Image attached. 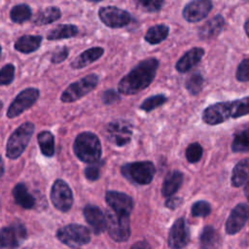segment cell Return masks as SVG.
<instances>
[{
  "instance_id": "6da1fadb",
  "label": "cell",
  "mask_w": 249,
  "mask_h": 249,
  "mask_svg": "<svg viewBox=\"0 0 249 249\" xmlns=\"http://www.w3.org/2000/svg\"><path fill=\"white\" fill-rule=\"evenodd\" d=\"M160 61L155 57L146 58L134 66L118 85V91L124 95L136 94L148 88L156 77Z\"/></svg>"
},
{
  "instance_id": "7a4b0ae2",
  "label": "cell",
  "mask_w": 249,
  "mask_h": 249,
  "mask_svg": "<svg viewBox=\"0 0 249 249\" xmlns=\"http://www.w3.org/2000/svg\"><path fill=\"white\" fill-rule=\"evenodd\" d=\"M246 115H249V96L211 104L203 110L201 118L205 124L216 125L229 119H237Z\"/></svg>"
},
{
  "instance_id": "3957f363",
  "label": "cell",
  "mask_w": 249,
  "mask_h": 249,
  "mask_svg": "<svg viewBox=\"0 0 249 249\" xmlns=\"http://www.w3.org/2000/svg\"><path fill=\"white\" fill-rule=\"evenodd\" d=\"M73 150L77 158L87 163H93L99 160L102 154V147L96 134L84 131L77 135L73 144Z\"/></svg>"
},
{
  "instance_id": "277c9868",
  "label": "cell",
  "mask_w": 249,
  "mask_h": 249,
  "mask_svg": "<svg viewBox=\"0 0 249 249\" xmlns=\"http://www.w3.org/2000/svg\"><path fill=\"white\" fill-rule=\"evenodd\" d=\"M35 126L31 122H25L20 124L8 139L6 146V156L11 160H16L24 152L27 147Z\"/></svg>"
},
{
  "instance_id": "5b68a950",
  "label": "cell",
  "mask_w": 249,
  "mask_h": 249,
  "mask_svg": "<svg viewBox=\"0 0 249 249\" xmlns=\"http://www.w3.org/2000/svg\"><path fill=\"white\" fill-rule=\"evenodd\" d=\"M106 229L109 235L117 242H124L130 235V221L129 214L116 212L113 209H108L105 212Z\"/></svg>"
},
{
  "instance_id": "8992f818",
  "label": "cell",
  "mask_w": 249,
  "mask_h": 249,
  "mask_svg": "<svg viewBox=\"0 0 249 249\" xmlns=\"http://www.w3.org/2000/svg\"><path fill=\"white\" fill-rule=\"evenodd\" d=\"M121 171L130 182L146 185L153 180L156 173V167L152 161H134L124 164Z\"/></svg>"
},
{
  "instance_id": "52a82bcc",
  "label": "cell",
  "mask_w": 249,
  "mask_h": 249,
  "mask_svg": "<svg viewBox=\"0 0 249 249\" xmlns=\"http://www.w3.org/2000/svg\"><path fill=\"white\" fill-rule=\"evenodd\" d=\"M98 81L99 77L92 73L70 84L60 95L61 102L71 103L82 98L96 88Z\"/></svg>"
},
{
  "instance_id": "ba28073f",
  "label": "cell",
  "mask_w": 249,
  "mask_h": 249,
  "mask_svg": "<svg viewBox=\"0 0 249 249\" xmlns=\"http://www.w3.org/2000/svg\"><path fill=\"white\" fill-rule=\"evenodd\" d=\"M56 236L63 244L73 248L85 245L90 240L89 231L85 226L78 224H70L60 228Z\"/></svg>"
},
{
  "instance_id": "9c48e42d",
  "label": "cell",
  "mask_w": 249,
  "mask_h": 249,
  "mask_svg": "<svg viewBox=\"0 0 249 249\" xmlns=\"http://www.w3.org/2000/svg\"><path fill=\"white\" fill-rule=\"evenodd\" d=\"M105 136L114 145L124 146L131 140L132 125L124 120L110 122L105 126Z\"/></svg>"
},
{
  "instance_id": "30bf717a",
  "label": "cell",
  "mask_w": 249,
  "mask_h": 249,
  "mask_svg": "<svg viewBox=\"0 0 249 249\" xmlns=\"http://www.w3.org/2000/svg\"><path fill=\"white\" fill-rule=\"evenodd\" d=\"M39 95L40 91L36 88H27L21 90L10 104L6 114L7 117L9 119H13L19 116L33 106V104L38 100Z\"/></svg>"
},
{
  "instance_id": "8fae6325",
  "label": "cell",
  "mask_w": 249,
  "mask_h": 249,
  "mask_svg": "<svg viewBox=\"0 0 249 249\" xmlns=\"http://www.w3.org/2000/svg\"><path fill=\"white\" fill-rule=\"evenodd\" d=\"M100 20L110 28H122L128 25L131 20V15L123 9L115 6H106L98 10Z\"/></svg>"
},
{
  "instance_id": "7c38bea8",
  "label": "cell",
  "mask_w": 249,
  "mask_h": 249,
  "mask_svg": "<svg viewBox=\"0 0 249 249\" xmlns=\"http://www.w3.org/2000/svg\"><path fill=\"white\" fill-rule=\"evenodd\" d=\"M51 199L54 207L62 212H66L71 208L73 204V195L66 182L61 179L54 181L51 190Z\"/></svg>"
},
{
  "instance_id": "4fadbf2b",
  "label": "cell",
  "mask_w": 249,
  "mask_h": 249,
  "mask_svg": "<svg viewBox=\"0 0 249 249\" xmlns=\"http://www.w3.org/2000/svg\"><path fill=\"white\" fill-rule=\"evenodd\" d=\"M212 8L211 0H193L184 7L182 16L188 22H197L204 19Z\"/></svg>"
},
{
  "instance_id": "5bb4252c",
  "label": "cell",
  "mask_w": 249,
  "mask_h": 249,
  "mask_svg": "<svg viewBox=\"0 0 249 249\" xmlns=\"http://www.w3.org/2000/svg\"><path fill=\"white\" fill-rule=\"evenodd\" d=\"M26 231L24 225L18 221L14 222L9 227H4L1 230V246L2 248L13 249L19 245L25 238Z\"/></svg>"
},
{
  "instance_id": "9a60e30c",
  "label": "cell",
  "mask_w": 249,
  "mask_h": 249,
  "mask_svg": "<svg viewBox=\"0 0 249 249\" xmlns=\"http://www.w3.org/2000/svg\"><path fill=\"white\" fill-rule=\"evenodd\" d=\"M249 219V206L245 203L237 204L231 212L226 222V231L234 234L239 231Z\"/></svg>"
},
{
  "instance_id": "2e32d148",
  "label": "cell",
  "mask_w": 249,
  "mask_h": 249,
  "mask_svg": "<svg viewBox=\"0 0 249 249\" xmlns=\"http://www.w3.org/2000/svg\"><path fill=\"white\" fill-rule=\"evenodd\" d=\"M190 239V233L184 218L177 219L168 234V245L171 249L184 248Z\"/></svg>"
},
{
  "instance_id": "e0dca14e",
  "label": "cell",
  "mask_w": 249,
  "mask_h": 249,
  "mask_svg": "<svg viewBox=\"0 0 249 249\" xmlns=\"http://www.w3.org/2000/svg\"><path fill=\"white\" fill-rule=\"evenodd\" d=\"M105 199L109 207L116 212L130 214L133 208V199L124 193L109 191L106 193Z\"/></svg>"
},
{
  "instance_id": "ac0fdd59",
  "label": "cell",
  "mask_w": 249,
  "mask_h": 249,
  "mask_svg": "<svg viewBox=\"0 0 249 249\" xmlns=\"http://www.w3.org/2000/svg\"><path fill=\"white\" fill-rule=\"evenodd\" d=\"M84 216L94 233L99 234L106 229V216L101 209L94 205H87L84 208Z\"/></svg>"
},
{
  "instance_id": "d6986e66",
  "label": "cell",
  "mask_w": 249,
  "mask_h": 249,
  "mask_svg": "<svg viewBox=\"0 0 249 249\" xmlns=\"http://www.w3.org/2000/svg\"><path fill=\"white\" fill-rule=\"evenodd\" d=\"M204 55V50L199 47H195L185 53L175 64V68L180 73H186L196 66L202 56Z\"/></svg>"
},
{
  "instance_id": "ffe728a7",
  "label": "cell",
  "mask_w": 249,
  "mask_h": 249,
  "mask_svg": "<svg viewBox=\"0 0 249 249\" xmlns=\"http://www.w3.org/2000/svg\"><path fill=\"white\" fill-rule=\"evenodd\" d=\"M225 25V19L222 16L217 15L207 20L198 30V37L202 40H210L217 37Z\"/></svg>"
},
{
  "instance_id": "44dd1931",
  "label": "cell",
  "mask_w": 249,
  "mask_h": 249,
  "mask_svg": "<svg viewBox=\"0 0 249 249\" xmlns=\"http://www.w3.org/2000/svg\"><path fill=\"white\" fill-rule=\"evenodd\" d=\"M104 53V49L101 47H92L83 53H81L71 63L70 66L73 69L84 68L92 62L99 59Z\"/></svg>"
},
{
  "instance_id": "7402d4cb",
  "label": "cell",
  "mask_w": 249,
  "mask_h": 249,
  "mask_svg": "<svg viewBox=\"0 0 249 249\" xmlns=\"http://www.w3.org/2000/svg\"><path fill=\"white\" fill-rule=\"evenodd\" d=\"M42 36L40 35H22L14 45L16 51L22 53H30L39 49L42 43Z\"/></svg>"
},
{
  "instance_id": "603a6c76",
  "label": "cell",
  "mask_w": 249,
  "mask_h": 249,
  "mask_svg": "<svg viewBox=\"0 0 249 249\" xmlns=\"http://www.w3.org/2000/svg\"><path fill=\"white\" fill-rule=\"evenodd\" d=\"M13 196L16 202L25 209H31L36 204L35 197L28 192L23 183H18L14 187Z\"/></svg>"
},
{
  "instance_id": "cb8c5ba5",
  "label": "cell",
  "mask_w": 249,
  "mask_h": 249,
  "mask_svg": "<svg viewBox=\"0 0 249 249\" xmlns=\"http://www.w3.org/2000/svg\"><path fill=\"white\" fill-rule=\"evenodd\" d=\"M183 183V173L179 170L170 171L164 178L161 193L164 196L174 195Z\"/></svg>"
},
{
  "instance_id": "d4e9b609",
  "label": "cell",
  "mask_w": 249,
  "mask_h": 249,
  "mask_svg": "<svg viewBox=\"0 0 249 249\" xmlns=\"http://www.w3.org/2000/svg\"><path fill=\"white\" fill-rule=\"evenodd\" d=\"M249 182V158L239 160L232 169L231 185L240 187Z\"/></svg>"
},
{
  "instance_id": "484cf974",
  "label": "cell",
  "mask_w": 249,
  "mask_h": 249,
  "mask_svg": "<svg viewBox=\"0 0 249 249\" xmlns=\"http://www.w3.org/2000/svg\"><path fill=\"white\" fill-rule=\"evenodd\" d=\"M61 17V11L55 6H50L39 11L33 18L35 25H47L57 20Z\"/></svg>"
},
{
  "instance_id": "4316f807",
  "label": "cell",
  "mask_w": 249,
  "mask_h": 249,
  "mask_svg": "<svg viewBox=\"0 0 249 249\" xmlns=\"http://www.w3.org/2000/svg\"><path fill=\"white\" fill-rule=\"evenodd\" d=\"M78 32L79 29L74 24H58L47 33V39L51 41L68 39L75 37Z\"/></svg>"
},
{
  "instance_id": "83f0119b",
  "label": "cell",
  "mask_w": 249,
  "mask_h": 249,
  "mask_svg": "<svg viewBox=\"0 0 249 249\" xmlns=\"http://www.w3.org/2000/svg\"><path fill=\"white\" fill-rule=\"evenodd\" d=\"M169 33V27L165 24H156L151 26L145 33L144 39L151 45H157L166 39Z\"/></svg>"
},
{
  "instance_id": "f1b7e54d",
  "label": "cell",
  "mask_w": 249,
  "mask_h": 249,
  "mask_svg": "<svg viewBox=\"0 0 249 249\" xmlns=\"http://www.w3.org/2000/svg\"><path fill=\"white\" fill-rule=\"evenodd\" d=\"M38 144L42 154L46 157H53L54 154V137L48 130L41 131L37 136Z\"/></svg>"
},
{
  "instance_id": "f546056e",
  "label": "cell",
  "mask_w": 249,
  "mask_h": 249,
  "mask_svg": "<svg viewBox=\"0 0 249 249\" xmlns=\"http://www.w3.org/2000/svg\"><path fill=\"white\" fill-rule=\"evenodd\" d=\"M32 15L31 8L27 4H18L11 9L10 18L13 22L22 23L27 21Z\"/></svg>"
},
{
  "instance_id": "4dcf8cb0",
  "label": "cell",
  "mask_w": 249,
  "mask_h": 249,
  "mask_svg": "<svg viewBox=\"0 0 249 249\" xmlns=\"http://www.w3.org/2000/svg\"><path fill=\"white\" fill-rule=\"evenodd\" d=\"M218 241V234L214 228L211 226H206L200 234L199 242L201 249H211L215 246Z\"/></svg>"
},
{
  "instance_id": "1f68e13d",
  "label": "cell",
  "mask_w": 249,
  "mask_h": 249,
  "mask_svg": "<svg viewBox=\"0 0 249 249\" xmlns=\"http://www.w3.org/2000/svg\"><path fill=\"white\" fill-rule=\"evenodd\" d=\"M231 150L235 153L249 151V127L235 134L231 144Z\"/></svg>"
},
{
  "instance_id": "d6a6232c",
  "label": "cell",
  "mask_w": 249,
  "mask_h": 249,
  "mask_svg": "<svg viewBox=\"0 0 249 249\" xmlns=\"http://www.w3.org/2000/svg\"><path fill=\"white\" fill-rule=\"evenodd\" d=\"M203 87V77L200 73H193L186 81V89L192 95H197Z\"/></svg>"
},
{
  "instance_id": "836d02e7",
  "label": "cell",
  "mask_w": 249,
  "mask_h": 249,
  "mask_svg": "<svg viewBox=\"0 0 249 249\" xmlns=\"http://www.w3.org/2000/svg\"><path fill=\"white\" fill-rule=\"evenodd\" d=\"M167 101V97L163 94H156L146 98L141 104L140 109L145 112H151L154 109L163 105Z\"/></svg>"
},
{
  "instance_id": "e575fe53",
  "label": "cell",
  "mask_w": 249,
  "mask_h": 249,
  "mask_svg": "<svg viewBox=\"0 0 249 249\" xmlns=\"http://www.w3.org/2000/svg\"><path fill=\"white\" fill-rule=\"evenodd\" d=\"M202 153H203V150L199 143L197 142L191 143L186 149V159L191 163L197 162L201 159Z\"/></svg>"
},
{
  "instance_id": "d590c367",
  "label": "cell",
  "mask_w": 249,
  "mask_h": 249,
  "mask_svg": "<svg viewBox=\"0 0 249 249\" xmlns=\"http://www.w3.org/2000/svg\"><path fill=\"white\" fill-rule=\"evenodd\" d=\"M135 1L139 8L149 13L159 12L162 8L164 3V0H135Z\"/></svg>"
},
{
  "instance_id": "8d00e7d4",
  "label": "cell",
  "mask_w": 249,
  "mask_h": 249,
  "mask_svg": "<svg viewBox=\"0 0 249 249\" xmlns=\"http://www.w3.org/2000/svg\"><path fill=\"white\" fill-rule=\"evenodd\" d=\"M15 79V66L12 63L5 64L0 71V84L2 86L10 85Z\"/></svg>"
},
{
  "instance_id": "74e56055",
  "label": "cell",
  "mask_w": 249,
  "mask_h": 249,
  "mask_svg": "<svg viewBox=\"0 0 249 249\" xmlns=\"http://www.w3.org/2000/svg\"><path fill=\"white\" fill-rule=\"evenodd\" d=\"M211 212V206L207 201L198 200L192 206V215L194 217H206Z\"/></svg>"
},
{
  "instance_id": "f35d334b",
  "label": "cell",
  "mask_w": 249,
  "mask_h": 249,
  "mask_svg": "<svg viewBox=\"0 0 249 249\" xmlns=\"http://www.w3.org/2000/svg\"><path fill=\"white\" fill-rule=\"evenodd\" d=\"M235 78L239 82H249V58H244L238 64Z\"/></svg>"
},
{
  "instance_id": "ab89813d",
  "label": "cell",
  "mask_w": 249,
  "mask_h": 249,
  "mask_svg": "<svg viewBox=\"0 0 249 249\" xmlns=\"http://www.w3.org/2000/svg\"><path fill=\"white\" fill-rule=\"evenodd\" d=\"M68 54H69V49L65 46L60 47L53 53V54L51 56V62L53 64H58L62 61H64L67 58Z\"/></svg>"
},
{
  "instance_id": "60d3db41",
  "label": "cell",
  "mask_w": 249,
  "mask_h": 249,
  "mask_svg": "<svg viewBox=\"0 0 249 249\" xmlns=\"http://www.w3.org/2000/svg\"><path fill=\"white\" fill-rule=\"evenodd\" d=\"M100 174V162H93L89 164L88 167L85 169V176L90 180V181H95L99 178Z\"/></svg>"
},
{
  "instance_id": "b9f144b4",
  "label": "cell",
  "mask_w": 249,
  "mask_h": 249,
  "mask_svg": "<svg viewBox=\"0 0 249 249\" xmlns=\"http://www.w3.org/2000/svg\"><path fill=\"white\" fill-rule=\"evenodd\" d=\"M102 99L105 104H112V103H115L120 100V95L115 89H110L103 92Z\"/></svg>"
},
{
  "instance_id": "7bdbcfd3",
  "label": "cell",
  "mask_w": 249,
  "mask_h": 249,
  "mask_svg": "<svg viewBox=\"0 0 249 249\" xmlns=\"http://www.w3.org/2000/svg\"><path fill=\"white\" fill-rule=\"evenodd\" d=\"M182 203V198L178 196L170 197L165 201V206L169 209H176Z\"/></svg>"
},
{
  "instance_id": "ee69618b",
  "label": "cell",
  "mask_w": 249,
  "mask_h": 249,
  "mask_svg": "<svg viewBox=\"0 0 249 249\" xmlns=\"http://www.w3.org/2000/svg\"><path fill=\"white\" fill-rule=\"evenodd\" d=\"M130 249H150V245L145 241H138L134 243Z\"/></svg>"
},
{
  "instance_id": "f6af8a7d",
  "label": "cell",
  "mask_w": 249,
  "mask_h": 249,
  "mask_svg": "<svg viewBox=\"0 0 249 249\" xmlns=\"http://www.w3.org/2000/svg\"><path fill=\"white\" fill-rule=\"evenodd\" d=\"M244 194H245V196H246V197H247V199H248V201H249V182L245 185Z\"/></svg>"
},
{
  "instance_id": "bcb514c9",
  "label": "cell",
  "mask_w": 249,
  "mask_h": 249,
  "mask_svg": "<svg viewBox=\"0 0 249 249\" xmlns=\"http://www.w3.org/2000/svg\"><path fill=\"white\" fill-rule=\"evenodd\" d=\"M244 30H245L247 36L249 37V18H248V19L245 21V23H244Z\"/></svg>"
},
{
  "instance_id": "7dc6e473",
  "label": "cell",
  "mask_w": 249,
  "mask_h": 249,
  "mask_svg": "<svg viewBox=\"0 0 249 249\" xmlns=\"http://www.w3.org/2000/svg\"><path fill=\"white\" fill-rule=\"evenodd\" d=\"M87 1H89V2H100L102 0H87Z\"/></svg>"
}]
</instances>
